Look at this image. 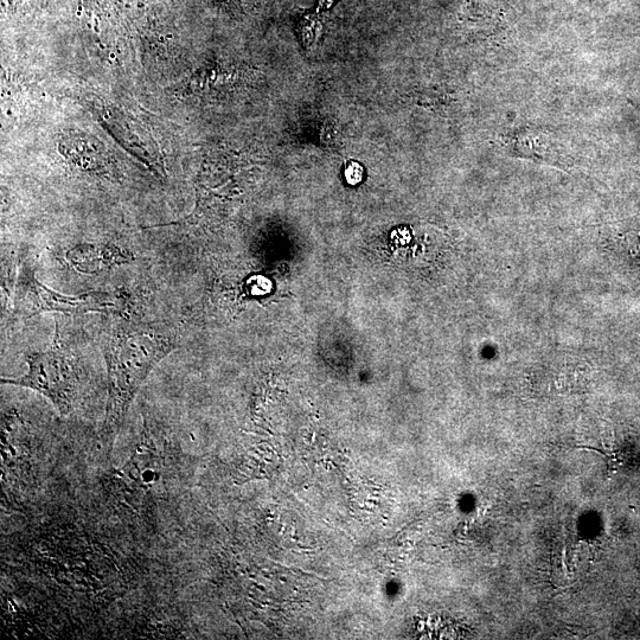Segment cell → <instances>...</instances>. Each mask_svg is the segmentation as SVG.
<instances>
[{
  "mask_svg": "<svg viewBox=\"0 0 640 640\" xmlns=\"http://www.w3.org/2000/svg\"><path fill=\"white\" fill-rule=\"evenodd\" d=\"M178 342L177 332L169 326L136 322L114 312L107 320L101 336L108 383L101 441L108 454L140 388Z\"/></svg>",
  "mask_w": 640,
  "mask_h": 640,
  "instance_id": "cell-1",
  "label": "cell"
},
{
  "mask_svg": "<svg viewBox=\"0 0 640 640\" xmlns=\"http://www.w3.org/2000/svg\"><path fill=\"white\" fill-rule=\"evenodd\" d=\"M25 362L27 374L17 379H2V383L34 390L53 403L63 416L72 413L78 401L79 374L57 337L49 350L25 354Z\"/></svg>",
  "mask_w": 640,
  "mask_h": 640,
  "instance_id": "cell-2",
  "label": "cell"
},
{
  "mask_svg": "<svg viewBox=\"0 0 640 640\" xmlns=\"http://www.w3.org/2000/svg\"><path fill=\"white\" fill-rule=\"evenodd\" d=\"M120 299L106 292H89L80 296H67L51 290L36 278L32 268L23 262L19 268L14 294V311L18 318L29 319L44 312L80 316L88 312L118 310Z\"/></svg>",
  "mask_w": 640,
  "mask_h": 640,
  "instance_id": "cell-3",
  "label": "cell"
},
{
  "mask_svg": "<svg viewBox=\"0 0 640 640\" xmlns=\"http://www.w3.org/2000/svg\"><path fill=\"white\" fill-rule=\"evenodd\" d=\"M67 260L74 270L95 274L125 264L131 260V255L112 246L80 245L70 249Z\"/></svg>",
  "mask_w": 640,
  "mask_h": 640,
  "instance_id": "cell-4",
  "label": "cell"
},
{
  "mask_svg": "<svg viewBox=\"0 0 640 640\" xmlns=\"http://www.w3.org/2000/svg\"><path fill=\"white\" fill-rule=\"evenodd\" d=\"M362 169L360 165L352 164L347 170V179L350 183H357L361 181Z\"/></svg>",
  "mask_w": 640,
  "mask_h": 640,
  "instance_id": "cell-5",
  "label": "cell"
}]
</instances>
